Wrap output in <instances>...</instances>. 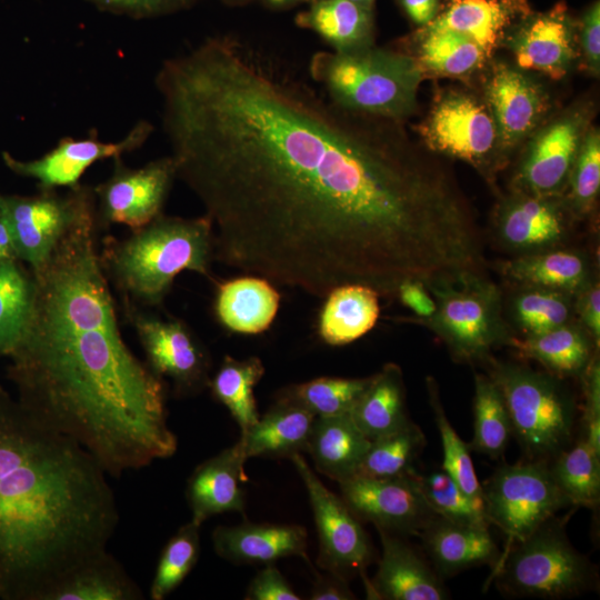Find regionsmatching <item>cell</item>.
I'll return each mask as SVG.
<instances>
[{
  "instance_id": "94428289",
  "label": "cell",
  "mask_w": 600,
  "mask_h": 600,
  "mask_svg": "<svg viewBox=\"0 0 600 600\" xmlns=\"http://www.w3.org/2000/svg\"><path fill=\"white\" fill-rule=\"evenodd\" d=\"M310 1H312V0H310ZM310 1H309V2H310Z\"/></svg>"
},
{
  "instance_id": "f35d334b",
  "label": "cell",
  "mask_w": 600,
  "mask_h": 600,
  "mask_svg": "<svg viewBox=\"0 0 600 600\" xmlns=\"http://www.w3.org/2000/svg\"><path fill=\"white\" fill-rule=\"evenodd\" d=\"M574 294L539 287H516L510 317L522 337L543 333L574 320Z\"/></svg>"
},
{
  "instance_id": "bcb514c9",
  "label": "cell",
  "mask_w": 600,
  "mask_h": 600,
  "mask_svg": "<svg viewBox=\"0 0 600 600\" xmlns=\"http://www.w3.org/2000/svg\"><path fill=\"white\" fill-rule=\"evenodd\" d=\"M563 202L573 218L587 217L596 207L600 190V133L589 128L570 171ZM566 189V190H567Z\"/></svg>"
},
{
  "instance_id": "3957f363",
  "label": "cell",
  "mask_w": 600,
  "mask_h": 600,
  "mask_svg": "<svg viewBox=\"0 0 600 600\" xmlns=\"http://www.w3.org/2000/svg\"><path fill=\"white\" fill-rule=\"evenodd\" d=\"M108 474L78 442L0 390V598L44 600L108 550L120 514Z\"/></svg>"
},
{
  "instance_id": "9c48e42d",
  "label": "cell",
  "mask_w": 600,
  "mask_h": 600,
  "mask_svg": "<svg viewBox=\"0 0 600 600\" xmlns=\"http://www.w3.org/2000/svg\"><path fill=\"white\" fill-rule=\"evenodd\" d=\"M418 131L430 151L469 163L488 181L507 163L490 109L472 93H440Z\"/></svg>"
},
{
  "instance_id": "f1b7e54d",
  "label": "cell",
  "mask_w": 600,
  "mask_h": 600,
  "mask_svg": "<svg viewBox=\"0 0 600 600\" xmlns=\"http://www.w3.org/2000/svg\"><path fill=\"white\" fill-rule=\"evenodd\" d=\"M500 272L516 287H539L572 294L592 277L583 252L560 247L514 256L501 262Z\"/></svg>"
},
{
  "instance_id": "680465c9",
  "label": "cell",
  "mask_w": 600,
  "mask_h": 600,
  "mask_svg": "<svg viewBox=\"0 0 600 600\" xmlns=\"http://www.w3.org/2000/svg\"><path fill=\"white\" fill-rule=\"evenodd\" d=\"M223 1L231 6H240V4H246L252 0H223Z\"/></svg>"
},
{
  "instance_id": "f6af8a7d",
  "label": "cell",
  "mask_w": 600,
  "mask_h": 600,
  "mask_svg": "<svg viewBox=\"0 0 600 600\" xmlns=\"http://www.w3.org/2000/svg\"><path fill=\"white\" fill-rule=\"evenodd\" d=\"M423 496L436 513L443 519L489 527L483 500L469 497L443 470L418 474Z\"/></svg>"
},
{
  "instance_id": "e575fe53",
  "label": "cell",
  "mask_w": 600,
  "mask_h": 600,
  "mask_svg": "<svg viewBox=\"0 0 600 600\" xmlns=\"http://www.w3.org/2000/svg\"><path fill=\"white\" fill-rule=\"evenodd\" d=\"M411 54L424 76L464 79L480 70L488 56L470 38L449 29L422 27L413 39Z\"/></svg>"
},
{
  "instance_id": "83f0119b",
  "label": "cell",
  "mask_w": 600,
  "mask_h": 600,
  "mask_svg": "<svg viewBox=\"0 0 600 600\" xmlns=\"http://www.w3.org/2000/svg\"><path fill=\"white\" fill-rule=\"evenodd\" d=\"M379 293L360 283H346L333 288L324 301L317 320L320 340L331 347L349 344L373 329L379 316Z\"/></svg>"
},
{
  "instance_id": "ba28073f",
  "label": "cell",
  "mask_w": 600,
  "mask_h": 600,
  "mask_svg": "<svg viewBox=\"0 0 600 600\" xmlns=\"http://www.w3.org/2000/svg\"><path fill=\"white\" fill-rule=\"evenodd\" d=\"M427 288L437 308L421 322L447 346L453 359L487 361L494 348L508 343L511 334L503 318L501 291L484 274Z\"/></svg>"
},
{
  "instance_id": "ab89813d",
  "label": "cell",
  "mask_w": 600,
  "mask_h": 600,
  "mask_svg": "<svg viewBox=\"0 0 600 600\" xmlns=\"http://www.w3.org/2000/svg\"><path fill=\"white\" fill-rule=\"evenodd\" d=\"M473 417L470 449L491 458L502 456L512 436V424L499 387L482 373H474Z\"/></svg>"
},
{
  "instance_id": "836d02e7",
  "label": "cell",
  "mask_w": 600,
  "mask_h": 600,
  "mask_svg": "<svg viewBox=\"0 0 600 600\" xmlns=\"http://www.w3.org/2000/svg\"><path fill=\"white\" fill-rule=\"evenodd\" d=\"M140 587L108 551L86 561L59 581L44 600H140Z\"/></svg>"
},
{
  "instance_id": "9f6ffc18",
  "label": "cell",
  "mask_w": 600,
  "mask_h": 600,
  "mask_svg": "<svg viewBox=\"0 0 600 600\" xmlns=\"http://www.w3.org/2000/svg\"><path fill=\"white\" fill-rule=\"evenodd\" d=\"M261 3L271 10H287L301 3H309L310 0H260Z\"/></svg>"
},
{
  "instance_id": "681fc988",
  "label": "cell",
  "mask_w": 600,
  "mask_h": 600,
  "mask_svg": "<svg viewBox=\"0 0 600 600\" xmlns=\"http://www.w3.org/2000/svg\"><path fill=\"white\" fill-rule=\"evenodd\" d=\"M247 600H300L291 584L273 563L264 564L250 581Z\"/></svg>"
},
{
  "instance_id": "8d00e7d4",
  "label": "cell",
  "mask_w": 600,
  "mask_h": 600,
  "mask_svg": "<svg viewBox=\"0 0 600 600\" xmlns=\"http://www.w3.org/2000/svg\"><path fill=\"white\" fill-rule=\"evenodd\" d=\"M34 280L13 258L0 261V356H10L23 338L33 308Z\"/></svg>"
},
{
  "instance_id": "6da1fadb",
  "label": "cell",
  "mask_w": 600,
  "mask_h": 600,
  "mask_svg": "<svg viewBox=\"0 0 600 600\" xmlns=\"http://www.w3.org/2000/svg\"><path fill=\"white\" fill-rule=\"evenodd\" d=\"M177 178L211 221L214 261L310 296L454 282L483 260L451 174L400 122L349 111L287 61L209 37L156 74Z\"/></svg>"
},
{
  "instance_id": "db71d44e",
  "label": "cell",
  "mask_w": 600,
  "mask_h": 600,
  "mask_svg": "<svg viewBox=\"0 0 600 600\" xmlns=\"http://www.w3.org/2000/svg\"><path fill=\"white\" fill-rule=\"evenodd\" d=\"M311 600H352L354 593L348 586V580L326 571L324 574L318 573L311 593Z\"/></svg>"
},
{
  "instance_id": "9a60e30c",
  "label": "cell",
  "mask_w": 600,
  "mask_h": 600,
  "mask_svg": "<svg viewBox=\"0 0 600 600\" xmlns=\"http://www.w3.org/2000/svg\"><path fill=\"white\" fill-rule=\"evenodd\" d=\"M111 176L94 188L98 228L123 224L141 228L162 213L177 178L172 158L153 160L141 168H128L114 158Z\"/></svg>"
},
{
  "instance_id": "ac0fdd59",
  "label": "cell",
  "mask_w": 600,
  "mask_h": 600,
  "mask_svg": "<svg viewBox=\"0 0 600 600\" xmlns=\"http://www.w3.org/2000/svg\"><path fill=\"white\" fill-rule=\"evenodd\" d=\"M569 216L562 197L512 191L496 210V238L516 256L557 248L567 239Z\"/></svg>"
},
{
  "instance_id": "d6986e66",
  "label": "cell",
  "mask_w": 600,
  "mask_h": 600,
  "mask_svg": "<svg viewBox=\"0 0 600 600\" xmlns=\"http://www.w3.org/2000/svg\"><path fill=\"white\" fill-rule=\"evenodd\" d=\"M574 24L563 4L542 13H529L513 27L503 42L514 56L518 68L563 78L576 61Z\"/></svg>"
},
{
  "instance_id": "7c38bea8",
  "label": "cell",
  "mask_w": 600,
  "mask_h": 600,
  "mask_svg": "<svg viewBox=\"0 0 600 600\" xmlns=\"http://www.w3.org/2000/svg\"><path fill=\"white\" fill-rule=\"evenodd\" d=\"M1 208L11 227L16 256L37 269L68 231L96 212V196L78 184L64 194L44 190L37 197L2 201Z\"/></svg>"
},
{
  "instance_id": "7dc6e473",
  "label": "cell",
  "mask_w": 600,
  "mask_h": 600,
  "mask_svg": "<svg viewBox=\"0 0 600 600\" xmlns=\"http://www.w3.org/2000/svg\"><path fill=\"white\" fill-rule=\"evenodd\" d=\"M580 377L584 400L581 438L600 456V363L598 354H594Z\"/></svg>"
},
{
  "instance_id": "60d3db41",
  "label": "cell",
  "mask_w": 600,
  "mask_h": 600,
  "mask_svg": "<svg viewBox=\"0 0 600 600\" xmlns=\"http://www.w3.org/2000/svg\"><path fill=\"white\" fill-rule=\"evenodd\" d=\"M424 443L421 429L410 420L400 429L371 440L356 476L394 478L412 473Z\"/></svg>"
},
{
  "instance_id": "7bdbcfd3",
  "label": "cell",
  "mask_w": 600,
  "mask_h": 600,
  "mask_svg": "<svg viewBox=\"0 0 600 600\" xmlns=\"http://www.w3.org/2000/svg\"><path fill=\"white\" fill-rule=\"evenodd\" d=\"M428 400L437 424L443 450L442 470L471 498L482 499V486L479 483L470 447L459 437L451 426L441 403L438 383L434 378H426Z\"/></svg>"
},
{
  "instance_id": "484cf974",
  "label": "cell",
  "mask_w": 600,
  "mask_h": 600,
  "mask_svg": "<svg viewBox=\"0 0 600 600\" xmlns=\"http://www.w3.org/2000/svg\"><path fill=\"white\" fill-rule=\"evenodd\" d=\"M528 13L526 0H447L424 27L464 34L490 58L513 27L516 18Z\"/></svg>"
},
{
  "instance_id": "e0dca14e",
  "label": "cell",
  "mask_w": 600,
  "mask_h": 600,
  "mask_svg": "<svg viewBox=\"0 0 600 600\" xmlns=\"http://www.w3.org/2000/svg\"><path fill=\"white\" fill-rule=\"evenodd\" d=\"M484 101L507 157L541 126L549 109L543 87L524 70L503 62L494 63L490 70Z\"/></svg>"
},
{
  "instance_id": "c3c4849f",
  "label": "cell",
  "mask_w": 600,
  "mask_h": 600,
  "mask_svg": "<svg viewBox=\"0 0 600 600\" xmlns=\"http://www.w3.org/2000/svg\"><path fill=\"white\" fill-rule=\"evenodd\" d=\"M101 10L132 18H150L188 8L192 0H88Z\"/></svg>"
},
{
  "instance_id": "2e32d148",
  "label": "cell",
  "mask_w": 600,
  "mask_h": 600,
  "mask_svg": "<svg viewBox=\"0 0 600 600\" xmlns=\"http://www.w3.org/2000/svg\"><path fill=\"white\" fill-rule=\"evenodd\" d=\"M341 498L360 521L399 536L417 534L436 517L418 472L394 478L353 476L339 482Z\"/></svg>"
},
{
  "instance_id": "d4e9b609",
  "label": "cell",
  "mask_w": 600,
  "mask_h": 600,
  "mask_svg": "<svg viewBox=\"0 0 600 600\" xmlns=\"http://www.w3.org/2000/svg\"><path fill=\"white\" fill-rule=\"evenodd\" d=\"M280 301L281 296L271 281L246 273L217 284L213 310L227 331L254 336L270 328Z\"/></svg>"
},
{
  "instance_id": "7402d4cb",
  "label": "cell",
  "mask_w": 600,
  "mask_h": 600,
  "mask_svg": "<svg viewBox=\"0 0 600 600\" xmlns=\"http://www.w3.org/2000/svg\"><path fill=\"white\" fill-rule=\"evenodd\" d=\"M381 557L377 572L366 586L373 599L443 600L449 594L441 577L401 536L378 530Z\"/></svg>"
},
{
  "instance_id": "5bb4252c",
  "label": "cell",
  "mask_w": 600,
  "mask_h": 600,
  "mask_svg": "<svg viewBox=\"0 0 600 600\" xmlns=\"http://www.w3.org/2000/svg\"><path fill=\"white\" fill-rule=\"evenodd\" d=\"M590 128L589 110H569L540 126L512 178V191L563 197L580 144Z\"/></svg>"
},
{
  "instance_id": "30bf717a",
  "label": "cell",
  "mask_w": 600,
  "mask_h": 600,
  "mask_svg": "<svg viewBox=\"0 0 600 600\" xmlns=\"http://www.w3.org/2000/svg\"><path fill=\"white\" fill-rule=\"evenodd\" d=\"M482 499L489 523L507 537L508 548L572 507L554 483L548 462L532 460L499 467L482 487Z\"/></svg>"
},
{
  "instance_id": "4fadbf2b",
  "label": "cell",
  "mask_w": 600,
  "mask_h": 600,
  "mask_svg": "<svg viewBox=\"0 0 600 600\" xmlns=\"http://www.w3.org/2000/svg\"><path fill=\"white\" fill-rule=\"evenodd\" d=\"M290 460L302 479L312 509L319 540L318 566L347 580L354 574L364 576L373 550L361 521L341 497L318 479L301 453Z\"/></svg>"
},
{
  "instance_id": "6f0895ef",
  "label": "cell",
  "mask_w": 600,
  "mask_h": 600,
  "mask_svg": "<svg viewBox=\"0 0 600 600\" xmlns=\"http://www.w3.org/2000/svg\"><path fill=\"white\" fill-rule=\"evenodd\" d=\"M350 1L362 8L373 10V4L376 0H350Z\"/></svg>"
},
{
  "instance_id": "b9f144b4",
  "label": "cell",
  "mask_w": 600,
  "mask_h": 600,
  "mask_svg": "<svg viewBox=\"0 0 600 600\" xmlns=\"http://www.w3.org/2000/svg\"><path fill=\"white\" fill-rule=\"evenodd\" d=\"M371 379L319 377L282 389V394L308 409L314 417L350 414Z\"/></svg>"
},
{
  "instance_id": "5b68a950",
  "label": "cell",
  "mask_w": 600,
  "mask_h": 600,
  "mask_svg": "<svg viewBox=\"0 0 600 600\" xmlns=\"http://www.w3.org/2000/svg\"><path fill=\"white\" fill-rule=\"evenodd\" d=\"M309 74L336 104L398 122L414 112L424 78L407 51L374 44L351 51H318L310 59Z\"/></svg>"
},
{
  "instance_id": "277c9868",
  "label": "cell",
  "mask_w": 600,
  "mask_h": 600,
  "mask_svg": "<svg viewBox=\"0 0 600 600\" xmlns=\"http://www.w3.org/2000/svg\"><path fill=\"white\" fill-rule=\"evenodd\" d=\"M100 259L123 300L158 307L182 271L212 279L213 227L204 214L182 218L161 213L124 239L107 238Z\"/></svg>"
},
{
  "instance_id": "44dd1931",
  "label": "cell",
  "mask_w": 600,
  "mask_h": 600,
  "mask_svg": "<svg viewBox=\"0 0 600 600\" xmlns=\"http://www.w3.org/2000/svg\"><path fill=\"white\" fill-rule=\"evenodd\" d=\"M247 457L241 442L199 463L190 474L186 497L191 521L201 526L209 518L246 508Z\"/></svg>"
},
{
  "instance_id": "8992f818",
  "label": "cell",
  "mask_w": 600,
  "mask_h": 600,
  "mask_svg": "<svg viewBox=\"0 0 600 600\" xmlns=\"http://www.w3.org/2000/svg\"><path fill=\"white\" fill-rule=\"evenodd\" d=\"M486 362L524 454L550 462L573 441L574 403L560 378L492 357Z\"/></svg>"
},
{
  "instance_id": "74e56055",
  "label": "cell",
  "mask_w": 600,
  "mask_h": 600,
  "mask_svg": "<svg viewBox=\"0 0 600 600\" xmlns=\"http://www.w3.org/2000/svg\"><path fill=\"white\" fill-rule=\"evenodd\" d=\"M548 464L554 483L572 507L597 508L600 500V456L581 437Z\"/></svg>"
},
{
  "instance_id": "7a4b0ae2",
  "label": "cell",
  "mask_w": 600,
  "mask_h": 600,
  "mask_svg": "<svg viewBox=\"0 0 600 600\" xmlns=\"http://www.w3.org/2000/svg\"><path fill=\"white\" fill-rule=\"evenodd\" d=\"M97 212L32 269L27 331L10 354L19 403L84 448L109 477L172 457L167 389L126 343L97 244Z\"/></svg>"
},
{
  "instance_id": "91938a15",
  "label": "cell",
  "mask_w": 600,
  "mask_h": 600,
  "mask_svg": "<svg viewBox=\"0 0 600 600\" xmlns=\"http://www.w3.org/2000/svg\"><path fill=\"white\" fill-rule=\"evenodd\" d=\"M1 202H2V201L0 200V207H1Z\"/></svg>"
},
{
  "instance_id": "11a10c76",
  "label": "cell",
  "mask_w": 600,
  "mask_h": 600,
  "mask_svg": "<svg viewBox=\"0 0 600 600\" xmlns=\"http://www.w3.org/2000/svg\"><path fill=\"white\" fill-rule=\"evenodd\" d=\"M407 16L416 24L424 27L440 10V0H399Z\"/></svg>"
},
{
  "instance_id": "603a6c76",
  "label": "cell",
  "mask_w": 600,
  "mask_h": 600,
  "mask_svg": "<svg viewBox=\"0 0 600 600\" xmlns=\"http://www.w3.org/2000/svg\"><path fill=\"white\" fill-rule=\"evenodd\" d=\"M211 539L216 553L234 564H269L293 556L308 559L307 531L299 524L219 526Z\"/></svg>"
},
{
  "instance_id": "816d5d0a",
  "label": "cell",
  "mask_w": 600,
  "mask_h": 600,
  "mask_svg": "<svg viewBox=\"0 0 600 600\" xmlns=\"http://www.w3.org/2000/svg\"><path fill=\"white\" fill-rule=\"evenodd\" d=\"M580 54L586 69L598 77L600 72V6L597 0L584 12L580 23Z\"/></svg>"
},
{
  "instance_id": "52a82bcc",
  "label": "cell",
  "mask_w": 600,
  "mask_h": 600,
  "mask_svg": "<svg viewBox=\"0 0 600 600\" xmlns=\"http://www.w3.org/2000/svg\"><path fill=\"white\" fill-rule=\"evenodd\" d=\"M496 567L498 587L513 597L570 598L588 591L597 580L594 567L572 547L556 517L510 546Z\"/></svg>"
},
{
  "instance_id": "d6a6232c",
  "label": "cell",
  "mask_w": 600,
  "mask_h": 600,
  "mask_svg": "<svg viewBox=\"0 0 600 600\" xmlns=\"http://www.w3.org/2000/svg\"><path fill=\"white\" fill-rule=\"evenodd\" d=\"M350 417L369 440L393 432L410 421L403 376L398 364L386 363L371 376Z\"/></svg>"
},
{
  "instance_id": "ffe728a7",
  "label": "cell",
  "mask_w": 600,
  "mask_h": 600,
  "mask_svg": "<svg viewBox=\"0 0 600 600\" xmlns=\"http://www.w3.org/2000/svg\"><path fill=\"white\" fill-rule=\"evenodd\" d=\"M152 126L139 121L126 137L116 142H104L93 136L84 139L66 137L41 158L28 162L10 160L19 173L36 179L43 190L73 188L82 174L99 160L119 158L141 147L152 132Z\"/></svg>"
},
{
  "instance_id": "1f68e13d",
  "label": "cell",
  "mask_w": 600,
  "mask_h": 600,
  "mask_svg": "<svg viewBox=\"0 0 600 600\" xmlns=\"http://www.w3.org/2000/svg\"><path fill=\"white\" fill-rule=\"evenodd\" d=\"M296 16V24L317 33L333 51L374 44L373 10L350 0H312Z\"/></svg>"
},
{
  "instance_id": "d590c367",
  "label": "cell",
  "mask_w": 600,
  "mask_h": 600,
  "mask_svg": "<svg viewBox=\"0 0 600 600\" xmlns=\"http://www.w3.org/2000/svg\"><path fill=\"white\" fill-rule=\"evenodd\" d=\"M264 372L263 362L258 357L236 359L227 354L209 380L212 397L229 410L241 434L260 417L253 389Z\"/></svg>"
},
{
  "instance_id": "f546056e",
  "label": "cell",
  "mask_w": 600,
  "mask_h": 600,
  "mask_svg": "<svg viewBox=\"0 0 600 600\" xmlns=\"http://www.w3.org/2000/svg\"><path fill=\"white\" fill-rule=\"evenodd\" d=\"M370 442L350 414L316 417L307 451L320 473L342 482L357 474Z\"/></svg>"
},
{
  "instance_id": "f5cc1de1",
  "label": "cell",
  "mask_w": 600,
  "mask_h": 600,
  "mask_svg": "<svg viewBox=\"0 0 600 600\" xmlns=\"http://www.w3.org/2000/svg\"><path fill=\"white\" fill-rule=\"evenodd\" d=\"M396 297L421 320L430 318L437 308L436 300L427 286L419 280L402 282L397 290Z\"/></svg>"
},
{
  "instance_id": "f907efd6",
  "label": "cell",
  "mask_w": 600,
  "mask_h": 600,
  "mask_svg": "<svg viewBox=\"0 0 600 600\" xmlns=\"http://www.w3.org/2000/svg\"><path fill=\"white\" fill-rule=\"evenodd\" d=\"M574 318L587 331L596 347L600 343V283L593 276L574 294Z\"/></svg>"
},
{
  "instance_id": "8fae6325",
  "label": "cell",
  "mask_w": 600,
  "mask_h": 600,
  "mask_svg": "<svg viewBox=\"0 0 600 600\" xmlns=\"http://www.w3.org/2000/svg\"><path fill=\"white\" fill-rule=\"evenodd\" d=\"M123 309L146 364L157 377L171 381L176 397H192L208 388L210 353L184 321L147 313L128 300H123Z\"/></svg>"
},
{
  "instance_id": "4316f807",
  "label": "cell",
  "mask_w": 600,
  "mask_h": 600,
  "mask_svg": "<svg viewBox=\"0 0 600 600\" xmlns=\"http://www.w3.org/2000/svg\"><path fill=\"white\" fill-rule=\"evenodd\" d=\"M314 414L279 394L268 411L240 436L247 457L291 458L307 451Z\"/></svg>"
},
{
  "instance_id": "ee69618b",
  "label": "cell",
  "mask_w": 600,
  "mask_h": 600,
  "mask_svg": "<svg viewBox=\"0 0 600 600\" xmlns=\"http://www.w3.org/2000/svg\"><path fill=\"white\" fill-rule=\"evenodd\" d=\"M200 527L190 520L167 541L150 586L151 600L166 599L193 569L200 554Z\"/></svg>"
},
{
  "instance_id": "4dcf8cb0",
  "label": "cell",
  "mask_w": 600,
  "mask_h": 600,
  "mask_svg": "<svg viewBox=\"0 0 600 600\" xmlns=\"http://www.w3.org/2000/svg\"><path fill=\"white\" fill-rule=\"evenodd\" d=\"M507 346L560 379L580 377L596 354L594 342L577 320L536 336H510Z\"/></svg>"
},
{
  "instance_id": "cb8c5ba5",
  "label": "cell",
  "mask_w": 600,
  "mask_h": 600,
  "mask_svg": "<svg viewBox=\"0 0 600 600\" xmlns=\"http://www.w3.org/2000/svg\"><path fill=\"white\" fill-rule=\"evenodd\" d=\"M440 577L463 570L497 566L500 553L489 527L459 523L436 516L419 533Z\"/></svg>"
}]
</instances>
